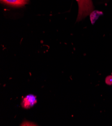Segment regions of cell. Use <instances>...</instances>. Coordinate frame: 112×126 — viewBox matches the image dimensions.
<instances>
[{
	"label": "cell",
	"mask_w": 112,
	"mask_h": 126,
	"mask_svg": "<svg viewBox=\"0 0 112 126\" xmlns=\"http://www.w3.org/2000/svg\"><path fill=\"white\" fill-rule=\"evenodd\" d=\"M36 103L37 100L36 96L33 94H29L23 99L21 105L23 108L29 109L32 108Z\"/></svg>",
	"instance_id": "2"
},
{
	"label": "cell",
	"mask_w": 112,
	"mask_h": 126,
	"mask_svg": "<svg viewBox=\"0 0 112 126\" xmlns=\"http://www.w3.org/2000/svg\"><path fill=\"white\" fill-rule=\"evenodd\" d=\"M1 2L10 6L19 7L28 4L29 0H1Z\"/></svg>",
	"instance_id": "3"
},
{
	"label": "cell",
	"mask_w": 112,
	"mask_h": 126,
	"mask_svg": "<svg viewBox=\"0 0 112 126\" xmlns=\"http://www.w3.org/2000/svg\"><path fill=\"white\" fill-rule=\"evenodd\" d=\"M79 11L78 20H80L89 15L93 10V5L92 0H76Z\"/></svg>",
	"instance_id": "1"
}]
</instances>
